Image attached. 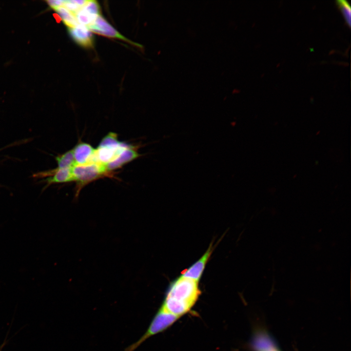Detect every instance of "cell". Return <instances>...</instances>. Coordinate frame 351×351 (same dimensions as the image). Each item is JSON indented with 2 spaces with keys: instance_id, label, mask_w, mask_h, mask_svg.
Instances as JSON below:
<instances>
[{
  "instance_id": "cell-1",
  "label": "cell",
  "mask_w": 351,
  "mask_h": 351,
  "mask_svg": "<svg viewBox=\"0 0 351 351\" xmlns=\"http://www.w3.org/2000/svg\"><path fill=\"white\" fill-rule=\"evenodd\" d=\"M200 294L198 282L180 276L169 286L158 309L180 318L190 312Z\"/></svg>"
},
{
  "instance_id": "cell-2",
  "label": "cell",
  "mask_w": 351,
  "mask_h": 351,
  "mask_svg": "<svg viewBox=\"0 0 351 351\" xmlns=\"http://www.w3.org/2000/svg\"><path fill=\"white\" fill-rule=\"evenodd\" d=\"M179 318L176 316L158 309L145 333L136 341L128 346L124 351H134L147 339L164 332Z\"/></svg>"
},
{
  "instance_id": "cell-3",
  "label": "cell",
  "mask_w": 351,
  "mask_h": 351,
  "mask_svg": "<svg viewBox=\"0 0 351 351\" xmlns=\"http://www.w3.org/2000/svg\"><path fill=\"white\" fill-rule=\"evenodd\" d=\"M74 181L77 182L76 197L87 184L107 175L105 165L92 162L84 165H76L72 168Z\"/></svg>"
},
{
  "instance_id": "cell-4",
  "label": "cell",
  "mask_w": 351,
  "mask_h": 351,
  "mask_svg": "<svg viewBox=\"0 0 351 351\" xmlns=\"http://www.w3.org/2000/svg\"><path fill=\"white\" fill-rule=\"evenodd\" d=\"M129 146L119 141L116 133H109L102 138L96 149L97 161L106 165L116 158Z\"/></svg>"
},
{
  "instance_id": "cell-5",
  "label": "cell",
  "mask_w": 351,
  "mask_h": 351,
  "mask_svg": "<svg viewBox=\"0 0 351 351\" xmlns=\"http://www.w3.org/2000/svg\"><path fill=\"white\" fill-rule=\"evenodd\" d=\"M87 27L91 32L95 34L110 38L118 39L136 47H141L140 44L134 42L122 35L100 15Z\"/></svg>"
},
{
  "instance_id": "cell-6",
  "label": "cell",
  "mask_w": 351,
  "mask_h": 351,
  "mask_svg": "<svg viewBox=\"0 0 351 351\" xmlns=\"http://www.w3.org/2000/svg\"><path fill=\"white\" fill-rule=\"evenodd\" d=\"M100 6L97 1L87 0L75 16L78 24L88 26L100 15Z\"/></svg>"
},
{
  "instance_id": "cell-7",
  "label": "cell",
  "mask_w": 351,
  "mask_h": 351,
  "mask_svg": "<svg viewBox=\"0 0 351 351\" xmlns=\"http://www.w3.org/2000/svg\"><path fill=\"white\" fill-rule=\"evenodd\" d=\"M213 249L211 244L204 254L189 268L184 270L181 276L199 282Z\"/></svg>"
},
{
  "instance_id": "cell-8",
  "label": "cell",
  "mask_w": 351,
  "mask_h": 351,
  "mask_svg": "<svg viewBox=\"0 0 351 351\" xmlns=\"http://www.w3.org/2000/svg\"><path fill=\"white\" fill-rule=\"evenodd\" d=\"M68 31L71 37L80 46L88 48L93 47L94 36L87 26L78 24L68 28Z\"/></svg>"
},
{
  "instance_id": "cell-9",
  "label": "cell",
  "mask_w": 351,
  "mask_h": 351,
  "mask_svg": "<svg viewBox=\"0 0 351 351\" xmlns=\"http://www.w3.org/2000/svg\"><path fill=\"white\" fill-rule=\"evenodd\" d=\"M73 151L76 165L97 162L96 149L88 143H79L73 149Z\"/></svg>"
},
{
  "instance_id": "cell-10",
  "label": "cell",
  "mask_w": 351,
  "mask_h": 351,
  "mask_svg": "<svg viewBox=\"0 0 351 351\" xmlns=\"http://www.w3.org/2000/svg\"><path fill=\"white\" fill-rule=\"evenodd\" d=\"M140 156L136 148L129 146L125 149L114 160L105 165V169L109 172L121 168L124 164Z\"/></svg>"
},
{
  "instance_id": "cell-11",
  "label": "cell",
  "mask_w": 351,
  "mask_h": 351,
  "mask_svg": "<svg viewBox=\"0 0 351 351\" xmlns=\"http://www.w3.org/2000/svg\"><path fill=\"white\" fill-rule=\"evenodd\" d=\"M254 351H280L270 337L265 332H256L252 340Z\"/></svg>"
},
{
  "instance_id": "cell-12",
  "label": "cell",
  "mask_w": 351,
  "mask_h": 351,
  "mask_svg": "<svg viewBox=\"0 0 351 351\" xmlns=\"http://www.w3.org/2000/svg\"><path fill=\"white\" fill-rule=\"evenodd\" d=\"M50 176L46 179L49 184L53 183H65L74 181V177L71 169L57 168L51 172L44 173Z\"/></svg>"
},
{
  "instance_id": "cell-13",
  "label": "cell",
  "mask_w": 351,
  "mask_h": 351,
  "mask_svg": "<svg viewBox=\"0 0 351 351\" xmlns=\"http://www.w3.org/2000/svg\"><path fill=\"white\" fill-rule=\"evenodd\" d=\"M56 160L59 169H71L76 165L73 149L58 156Z\"/></svg>"
},
{
  "instance_id": "cell-14",
  "label": "cell",
  "mask_w": 351,
  "mask_h": 351,
  "mask_svg": "<svg viewBox=\"0 0 351 351\" xmlns=\"http://www.w3.org/2000/svg\"><path fill=\"white\" fill-rule=\"evenodd\" d=\"M55 10L58 12L63 22L68 28L75 27L78 24L75 15L64 6L58 7Z\"/></svg>"
},
{
  "instance_id": "cell-15",
  "label": "cell",
  "mask_w": 351,
  "mask_h": 351,
  "mask_svg": "<svg viewBox=\"0 0 351 351\" xmlns=\"http://www.w3.org/2000/svg\"><path fill=\"white\" fill-rule=\"evenodd\" d=\"M336 2L342 12L346 23L350 27L351 23V8L350 4L346 0H337Z\"/></svg>"
},
{
  "instance_id": "cell-16",
  "label": "cell",
  "mask_w": 351,
  "mask_h": 351,
  "mask_svg": "<svg viewBox=\"0 0 351 351\" xmlns=\"http://www.w3.org/2000/svg\"><path fill=\"white\" fill-rule=\"evenodd\" d=\"M87 0H64L63 6L72 13L74 15L83 7Z\"/></svg>"
},
{
  "instance_id": "cell-17",
  "label": "cell",
  "mask_w": 351,
  "mask_h": 351,
  "mask_svg": "<svg viewBox=\"0 0 351 351\" xmlns=\"http://www.w3.org/2000/svg\"><path fill=\"white\" fill-rule=\"evenodd\" d=\"M48 4L53 9L63 6L64 0H49L47 1Z\"/></svg>"
}]
</instances>
